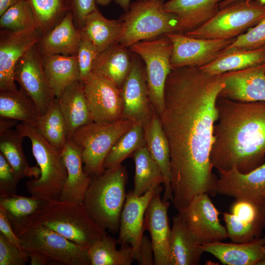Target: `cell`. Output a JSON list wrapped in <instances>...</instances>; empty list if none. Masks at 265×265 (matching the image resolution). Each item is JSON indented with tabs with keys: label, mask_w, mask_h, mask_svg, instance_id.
Masks as SVG:
<instances>
[{
	"label": "cell",
	"mask_w": 265,
	"mask_h": 265,
	"mask_svg": "<svg viewBox=\"0 0 265 265\" xmlns=\"http://www.w3.org/2000/svg\"><path fill=\"white\" fill-rule=\"evenodd\" d=\"M38 29L44 35L58 24L72 10L71 0H28Z\"/></svg>",
	"instance_id": "8d00e7d4"
},
{
	"label": "cell",
	"mask_w": 265,
	"mask_h": 265,
	"mask_svg": "<svg viewBox=\"0 0 265 265\" xmlns=\"http://www.w3.org/2000/svg\"><path fill=\"white\" fill-rule=\"evenodd\" d=\"M218 122L210 155L213 168L246 173L265 162V101L240 102L218 97Z\"/></svg>",
	"instance_id": "7a4b0ae2"
},
{
	"label": "cell",
	"mask_w": 265,
	"mask_h": 265,
	"mask_svg": "<svg viewBox=\"0 0 265 265\" xmlns=\"http://www.w3.org/2000/svg\"><path fill=\"white\" fill-rule=\"evenodd\" d=\"M200 246L223 265H257L265 258V236L246 242L218 241Z\"/></svg>",
	"instance_id": "603a6c76"
},
{
	"label": "cell",
	"mask_w": 265,
	"mask_h": 265,
	"mask_svg": "<svg viewBox=\"0 0 265 265\" xmlns=\"http://www.w3.org/2000/svg\"><path fill=\"white\" fill-rule=\"evenodd\" d=\"M31 265H45L50 259L45 255L34 251H26Z\"/></svg>",
	"instance_id": "681fc988"
},
{
	"label": "cell",
	"mask_w": 265,
	"mask_h": 265,
	"mask_svg": "<svg viewBox=\"0 0 265 265\" xmlns=\"http://www.w3.org/2000/svg\"><path fill=\"white\" fill-rule=\"evenodd\" d=\"M44 201L14 194L0 197V205L6 211L9 219L19 220L35 212Z\"/></svg>",
	"instance_id": "60d3db41"
},
{
	"label": "cell",
	"mask_w": 265,
	"mask_h": 265,
	"mask_svg": "<svg viewBox=\"0 0 265 265\" xmlns=\"http://www.w3.org/2000/svg\"><path fill=\"white\" fill-rule=\"evenodd\" d=\"M225 82L199 68L172 69L159 116L170 150L172 203L178 211L196 196L217 194L210 155L218 119L216 100Z\"/></svg>",
	"instance_id": "6da1fadb"
},
{
	"label": "cell",
	"mask_w": 265,
	"mask_h": 265,
	"mask_svg": "<svg viewBox=\"0 0 265 265\" xmlns=\"http://www.w3.org/2000/svg\"><path fill=\"white\" fill-rule=\"evenodd\" d=\"M178 212L199 244L223 241L228 238L226 227L219 219L220 212L209 194L202 193L196 196Z\"/></svg>",
	"instance_id": "4fadbf2b"
},
{
	"label": "cell",
	"mask_w": 265,
	"mask_h": 265,
	"mask_svg": "<svg viewBox=\"0 0 265 265\" xmlns=\"http://www.w3.org/2000/svg\"><path fill=\"white\" fill-rule=\"evenodd\" d=\"M117 239L106 235L88 248L90 265H130L134 261L132 247L116 248Z\"/></svg>",
	"instance_id": "d590c367"
},
{
	"label": "cell",
	"mask_w": 265,
	"mask_h": 265,
	"mask_svg": "<svg viewBox=\"0 0 265 265\" xmlns=\"http://www.w3.org/2000/svg\"><path fill=\"white\" fill-rule=\"evenodd\" d=\"M37 29L0 30V91L17 90L14 71L23 55L42 36Z\"/></svg>",
	"instance_id": "2e32d148"
},
{
	"label": "cell",
	"mask_w": 265,
	"mask_h": 265,
	"mask_svg": "<svg viewBox=\"0 0 265 265\" xmlns=\"http://www.w3.org/2000/svg\"><path fill=\"white\" fill-rule=\"evenodd\" d=\"M41 60L45 75L56 98L70 84L80 80L77 56L44 54H41Z\"/></svg>",
	"instance_id": "f1b7e54d"
},
{
	"label": "cell",
	"mask_w": 265,
	"mask_h": 265,
	"mask_svg": "<svg viewBox=\"0 0 265 265\" xmlns=\"http://www.w3.org/2000/svg\"><path fill=\"white\" fill-rule=\"evenodd\" d=\"M0 233L10 242L22 248L20 240L13 229L7 212L0 205Z\"/></svg>",
	"instance_id": "c3c4849f"
},
{
	"label": "cell",
	"mask_w": 265,
	"mask_h": 265,
	"mask_svg": "<svg viewBox=\"0 0 265 265\" xmlns=\"http://www.w3.org/2000/svg\"><path fill=\"white\" fill-rule=\"evenodd\" d=\"M82 82L94 122L111 123L123 118V100L118 86L92 72Z\"/></svg>",
	"instance_id": "5bb4252c"
},
{
	"label": "cell",
	"mask_w": 265,
	"mask_h": 265,
	"mask_svg": "<svg viewBox=\"0 0 265 265\" xmlns=\"http://www.w3.org/2000/svg\"><path fill=\"white\" fill-rule=\"evenodd\" d=\"M163 0H138L119 20L122 28L117 43L125 47L167 33L178 32L177 17L164 8Z\"/></svg>",
	"instance_id": "8992f818"
},
{
	"label": "cell",
	"mask_w": 265,
	"mask_h": 265,
	"mask_svg": "<svg viewBox=\"0 0 265 265\" xmlns=\"http://www.w3.org/2000/svg\"><path fill=\"white\" fill-rule=\"evenodd\" d=\"M126 168L121 164L91 177L83 205L100 226L112 234L118 232L126 199Z\"/></svg>",
	"instance_id": "277c9868"
},
{
	"label": "cell",
	"mask_w": 265,
	"mask_h": 265,
	"mask_svg": "<svg viewBox=\"0 0 265 265\" xmlns=\"http://www.w3.org/2000/svg\"><path fill=\"white\" fill-rule=\"evenodd\" d=\"M257 265H265V258L261 260Z\"/></svg>",
	"instance_id": "9f6ffc18"
},
{
	"label": "cell",
	"mask_w": 265,
	"mask_h": 265,
	"mask_svg": "<svg viewBox=\"0 0 265 265\" xmlns=\"http://www.w3.org/2000/svg\"><path fill=\"white\" fill-rule=\"evenodd\" d=\"M20 0H0V16L9 7Z\"/></svg>",
	"instance_id": "816d5d0a"
},
{
	"label": "cell",
	"mask_w": 265,
	"mask_h": 265,
	"mask_svg": "<svg viewBox=\"0 0 265 265\" xmlns=\"http://www.w3.org/2000/svg\"><path fill=\"white\" fill-rule=\"evenodd\" d=\"M39 116L34 101L21 88L13 91H0V117L34 126Z\"/></svg>",
	"instance_id": "836d02e7"
},
{
	"label": "cell",
	"mask_w": 265,
	"mask_h": 265,
	"mask_svg": "<svg viewBox=\"0 0 265 265\" xmlns=\"http://www.w3.org/2000/svg\"><path fill=\"white\" fill-rule=\"evenodd\" d=\"M145 145L143 127L134 124L114 144L105 160L104 169H110L121 164L136 150Z\"/></svg>",
	"instance_id": "f35d334b"
},
{
	"label": "cell",
	"mask_w": 265,
	"mask_h": 265,
	"mask_svg": "<svg viewBox=\"0 0 265 265\" xmlns=\"http://www.w3.org/2000/svg\"><path fill=\"white\" fill-rule=\"evenodd\" d=\"M223 0H169L164 9L174 14L178 21V31L185 33L194 30L213 18Z\"/></svg>",
	"instance_id": "cb8c5ba5"
},
{
	"label": "cell",
	"mask_w": 265,
	"mask_h": 265,
	"mask_svg": "<svg viewBox=\"0 0 265 265\" xmlns=\"http://www.w3.org/2000/svg\"><path fill=\"white\" fill-rule=\"evenodd\" d=\"M265 47V17L246 32L238 36L225 50H255Z\"/></svg>",
	"instance_id": "b9f144b4"
},
{
	"label": "cell",
	"mask_w": 265,
	"mask_h": 265,
	"mask_svg": "<svg viewBox=\"0 0 265 265\" xmlns=\"http://www.w3.org/2000/svg\"><path fill=\"white\" fill-rule=\"evenodd\" d=\"M15 128L31 142V150L40 176L26 183L31 196L42 200L59 199L67 173L61 150L48 142L32 125L18 123Z\"/></svg>",
	"instance_id": "5b68a950"
},
{
	"label": "cell",
	"mask_w": 265,
	"mask_h": 265,
	"mask_svg": "<svg viewBox=\"0 0 265 265\" xmlns=\"http://www.w3.org/2000/svg\"><path fill=\"white\" fill-rule=\"evenodd\" d=\"M140 265H155L154 252L151 238L143 235L135 260Z\"/></svg>",
	"instance_id": "7dc6e473"
},
{
	"label": "cell",
	"mask_w": 265,
	"mask_h": 265,
	"mask_svg": "<svg viewBox=\"0 0 265 265\" xmlns=\"http://www.w3.org/2000/svg\"><path fill=\"white\" fill-rule=\"evenodd\" d=\"M98 54L92 43L87 39L81 37L77 55L80 81H83L92 72L94 62Z\"/></svg>",
	"instance_id": "7bdbcfd3"
},
{
	"label": "cell",
	"mask_w": 265,
	"mask_h": 265,
	"mask_svg": "<svg viewBox=\"0 0 265 265\" xmlns=\"http://www.w3.org/2000/svg\"><path fill=\"white\" fill-rule=\"evenodd\" d=\"M29 260L26 252L0 233V265H24Z\"/></svg>",
	"instance_id": "ee69618b"
},
{
	"label": "cell",
	"mask_w": 265,
	"mask_h": 265,
	"mask_svg": "<svg viewBox=\"0 0 265 265\" xmlns=\"http://www.w3.org/2000/svg\"><path fill=\"white\" fill-rule=\"evenodd\" d=\"M80 40V30L70 11L53 29L42 35L36 47L41 54L77 56Z\"/></svg>",
	"instance_id": "484cf974"
},
{
	"label": "cell",
	"mask_w": 265,
	"mask_h": 265,
	"mask_svg": "<svg viewBox=\"0 0 265 265\" xmlns=\"http://www.w3.org/2000/svg\"><path fill=\"white\" fill-rule=\"evenodd\" d=\"M0 28L16 31L38 29L33 12L28 0L18 1L0 16Z\"/></svg>",
	"instance_id": "ab89813d"
},
{
	"label": "cell",
	"mask_w": 265,
	"mask_h": 265,
	"mask_svg": "<svg viewBox=\"0 0 265 265\" xmlns=\"http://www.w3.org/2000/svg\"><path fill=\"white\" fill-rule=\"evenodd\" d=\"M19 121L13 119L0 117V132L12 129L19 123Z\"/></svg>",
	"instance_id": "f907efd6"
},
{
	"label": "cell",
	"mask_w": 265,
	"mask_h": 265,
	"mask_svg": "<svg viewBox=\"0 0 265 265\" xmlns=\"http://www.w3.org/2000/svg\"><path fill=\"white\" fill-rule=\"evenodd\" d=\"M96 1L97 4L105 6L108 5L111 1V0H96Z\"/></svg>",
	"instance_id": "11a10c76"
},
{
	"label": "cell",
	"mask_w": 265,
	"mask_h": 265,
	"mask_svg": "<svg viewBox=\"0 0 265 265\" xmlns=\"http://www.w3.org/2000/svg\"><path fill=\"white\" fill-rule=\"evenodd\" d=\"M125 11L128 10L131 4V0H114Z\"/></svg>",
	"instance_id": "f5cc1de1"
},
{
	"label": "cell",
	"mask_w": 265,
	"mask_h": 265,
	"mask_svg": "<svg viewBox=\"0 0 265 265\" xmlns=\"http://www.w3.org/2000/svg\"><path fill=\"white\" fill-rule=\"evenodd\" d=\"M161 185L156 190L145 215L144 227L149 231L153 246L155 265H172L169 249L171 228L168 215L170 201H164L160 193Z\"/></svg>",
	"instance_id": "ac0fdd59"
},
{
	"label": "cell",
	"mask_w": 265,
	"mask_h": 265,
	"mask_svg": "<svg viewBox=\"0 0 265 265\" xmlns=\"http://www.w3.org/2000/svg\"><path fill=\"white\" fill-rule=\"evenodd\" d=\"M237 0H223L220 3H219V8H221ZM259 2L260 3L262 4H265V0H255Z\"/></svg>",
	"instance_id": "db71d44e"
},
{
	"label": "cell",
	"mask_w": 265,
	"mask_h": 265,
	"mask_svg": "<svg viewBox=\"0 0 265 265\" xmlns=\"http://www.w3.org/2000/svg\"><path fill=\"white\" fill-rule=\"evenodd\" d=\"M121 28L119 19H108L97 8L87 16L80 30L81 37L89 40L99 53L117 43Z\"/></svg>",
	"instance_id": "f546056e"
},
{
	"label": "cell",
	"mask_w": 265,
	"mask_h": 265,
	"mask_svg": "<svg viewBox=\"0 0 265 265\" xmlns=\"http://www.w3.org/2000/svg\"><path fill=\"white\" fill-rule=\"evenodd\" d=\"M172 265H197L204 252L178 212L172 218L169 236Z\"/></svg>",
	"instance_id": "83f0119b"
},
{
	"label": "cell",
	"mask_w": 265,
	"mask_h": 265,
	"mask_svg": "<svg viewBox=\"0 0 265 265\" xmlns=\"http://www.w3.org/2000/svg\"><path fill=\"white\" fill-rule=\"evenodd\" d=\"M135 165L133 193L141 196L153 187L163 184L162 173L146 146L136 150L131 156Z\"/></svg>",
	"instance_id": "e575fe53"
},
{
	"label": "cell",
	"mask_w": 265,
	"mask_h": 265,
	"mask_svg": "<svg viewBox=\"0 0 265 265\" xmlns=\"http://www.w3.org/2000/svg\"><path fill=\"white\" fill-rule=\"evenodd\" d=\"M143 128L146 146L163 177L164 193L162 199L164 201H172L169 147L159 117L155 111L150 121Z\"/></svg>",
	"instance_id": "d4e9b609"
},
{
	"label": "cell",
	"mask_w": 265,
	"mask_h": 265,
	"mask_svg": "<svg viewBox=\"0 0 265 265\" xmlns=\"http://www.w3.org/2000/svg\"><path fill=\"white\" fill-rule=\"evenodd\" d=\"M120 91L123 104V118L144 127L155 110L149 98L145 70L135 57L132 59L131 69Z\"/></svg>",
	"instance_id": "e0dca14e"
},
{
	"label": "cell",
	"mask_w": 265,
	"mask_h": 265,
	"mask_svg": "<svg viewBox=\"0 0 265 265\" xmlns=\"http://www.w3.org/2000/svg\"><path fill=\"white\" fill-rule=\"evenodd\" d=\"M61 153L67 176L59 200L83 204L91 176L84 170L81 149L69 138Z\"/></svg>",
	"instance_id": "7402d4cb"
},
{
	"label": "cell",
	"mask_w": 265,
	"mask_h": 265,
	"mask_svg": "<svg viewBox=\"0 0 265 265\" xmlns=\"http://www.w3.org/2000/svg\"><path fill=\"white\" fill-rule=\"evenodd\" d=\"M66 128L68 139L80 127L93 122L82 82L77 80L57 98Z\"/></svg>",
	"instance_id": "4316f807"
},
{
	"label": "cell",
	"mask_w": 265,
	"mask_h": 265,
	"mask_svg": "<svg viewBox=\"0 0 265 265\" xmlns=\"http://www.w3.org/2000/svg\"><path fill=\"white\" fill-rule=\"evenodd\" d=\"M265 63V47L255 50H225L214 61L199 68L211 75H221Z\"/></svg>",
	"instance_id": "4dcf8cb0"
},
{
	"label": "cell",
	"mask_w": 265,
	"mask_h": 265,
	"mask_svg": "<svg viewBox=\"0 0 265 265\" xmlns=\"http://www.w3.org/2000/svg\"><path fill=\"white\" fill-rule=\"evenodd\" d=\"M165 35L172 44L170 57L172 69L185 67L199 68L208 64L218 57L236 38H199L179 32Z\"/></svg>",
	"instance_id": "8fae6325"
},
{
	"label": "cell",
	"mask_w": 265,
	"mask_h": 265,
	"mask_svg": "<svg viewBox=\"0 0 265 265\" xmlns=\"http://www.w3.org/2000/svg\"><path fill=\"white\" fill-rule=\"evenodd\" d=\"M217 172V193L236 199L265 201V162L246 173L236 168Z\"/></svg>",
	"instance_id": "44dd1931"
},
{
	"label": "cell",
	"mask_w": 265,
	"mask_h": 265,
	"mask_svg": "<svg viewBox=\"0 0 265 265\" xmlns=\"http://www.w3.org/2000/svg\"><path fill=\"white\" fill-rule=\"evenodd\" d=\"M265 17V4L255 0H237L219 8L204 25L185 34L205 39L237 38Z\"/></svg>",
	"instance_id": "9c48e42d"
},
{
	"label": "cell",
	"mask_w": 265,
	"mask_h": 265,
	"mask_svg": "<svg viewBox=\"0 0 265 265\" xmlns=\"http://www.w3.org/2000/svg\"><path fill=\"white\" fill-rule=\"evenodd\" d=\"M10 221L26 251L39 252L67 265H90L88 248L46 227Z\"/></svg>",
	"instance_id": "ba28073f"
},
{
	"label": "cell",
	"mask_w": 265,
	"mask_h": 265,
	"mask_svg": "<svg viewBox=\"0 0 265 265\" xmlns=\"http://www.w3.org/2000/svg\"><path fill=\"white\" fill-rule=\"evenodd\" d=\"M218 97L240 102L265 101V63L225 73Z\"/></svg>",
	"instance_id": "ffe728a7"
},
{
	"label": "cell",
	"mask_w": 265,
	"mask_h": 265,
	"mask_svg": "<svg viewBox=\"0 0 265 265\" xmlns=\"http://www.w3.org/2000/svg\"><path fill=\"white\" fill-rule=\"evenodd\" d=\"M34 127L48 142L62 149L68 138L65 123L57 98L46 112L39 116Z\"/></svg>",
	"instance_id": "74e56055"
},
{
	"label": "cell",
	"mask_w": 265,
	"mask_h": 265,
	"mask_svg": "<svg viewBox=\"0 0 265 265\" xmlns=\"http://www.w3.org/2000/svg\"><path fill=\"white\" fill-rule=\"evenodd\" d=\"M20 180L10 164L0 153V197L16 194Z\"/></svg>",
	"instance_id": "f6af8a7d"
},
{
	"label": "cell",
	"mask_w": 265,
	"mask_h": 265,
	"mask_svg": "<svg viewBox=\"0 0 265 265\" xmlns=\"http://www.w3.org/2000/svg\"><path fill=\"white\" fill-rule=\"evenodd\" d=\"M132 63L127 48L116 43L98 54L92 72L108 79L120 88L130 72Z\"/></svg>",
	"instance_id": "1f68e13d"
},
{
	"label": "cell",
	"mask_w": 265,
	"mask_h": 265,
	"mask_svg": "<svg viewBox=\"0 0 265 265\" xmlns=\"http://www.w3.org/2000/svg\"><path fill=\"white\" fill-rule=\"evenodd\" d=\"M24 137L16 128L0 132V153L20 180L26 177L36 179L40 175V169L38 166L29 165L23 150Z\"/></svg>",
	"instance_id": "d6a6232c"
},
{
	"label": "cell",
	"mask_w": 265,
	"mask_h": 265,
	"mask_svg": "<svg viewBox=\"0 0 265 265\" xmlns=\"http://www.w3.org/2000/svg\"><path fill=\"white\" fill-rule=\"evenodd\" d=\"M14 77L20 88L34 101L40 115L45 113L56 98L45 75L36 44L18 61Z\"/></svg>",
	"instance_id": "7c38bea8"
},
{
	"label": "cell",
	"mask_w": 265,
	"mask_h": 265,
	"mask_svg": "<svg viewBox=\"0 0 265 265\" xmlns=\"http://www.w3.org/2000/svg\"><path fill=\"white\" fill-rule=\"evenodd\" d=\"M158 186L141 196L134 195L132 190L127 194L120 216L117 241L120 246L132 247L134 260L145 230V212Z\"/></svg>",
	"instance_id": "d6986e66"
},
{
	"label": "cell",
	"mask_w": 265,
	"mask_h": 265,
	"mask_svg": "<svg viewBox=\"0 0 265 265\" xmlns=\"http://www.w3.org/2000/svg\"><path fill=\"white\" fill-rule=\"evenodd\" d=\"M134 124L121 119L111 123L92 122L76 130L70 139L82 150L84 171L89 176L104 172V163L118 139Z\"/></svg>",
	"instance_id": "52a82bcc"
},
{
	"label": "cell",
	"mask_w": 265,
	"mask_h": 265,
	"mask_svg": "<svg viewBox=\"0 0 265 265\" xmlns=\"http://www.w3.org/2000/svg\"><path fill=\"white\" fill-rule=\"evenodd\" d=\"M9 220L24 225L46 227L87 248L107 235L106 230L92 219L83 204L59 199L44 200L31 215Z\"/></svg>",
	"instance_id": "3957f363"
},
{
	"label": "cell",
	"mask_w": 265,
	"mask_h": 265,
	"mask_svg": "<svg viewBox=\"0 0 265 265\" xmlns=\"http://www.w3.org/2000/svg\"><path fill=\"white\" fill-rule=\"evenodd\" d=\"M130 48L144 62L150 100L153 109L159 116L164 106L166 80L172 70V43L166 35H163L138 42Z\"/></svg>",
	"instance_id": "30bf717a"
},
{
	"label": "cell",
	"mask_w": 265,
	"mask_h": 265,
	"mask_svg": "<svg viewBox=\"0 0 265 265\" xmlns=\"http://www.w3.org/2000/svg\"><path fill=\"white\" fill-rule=\"evenodd\" d=\"M72 10L75 24L80 29L88 15L96 10V0H71Z\"/></svg>",
	"instance_id": "bcb514c9"
},
{
	"label": "cell",
	"mask_w": 265,
	"mask_h": 265,
	"mask_svg": "<svg viewBox=\"0 0 265 265\" xmlns=\"http://www.w3.org/2000/svg\"><path fill=\"white\" fill-rule=\"evenodd\" d=\"M223 219L232 242H246L258 238L265 228V201L236 199L230 212L223 214Z\"/></svg>",
	"instance_id": "9a60e30c"
}]
</instances>
